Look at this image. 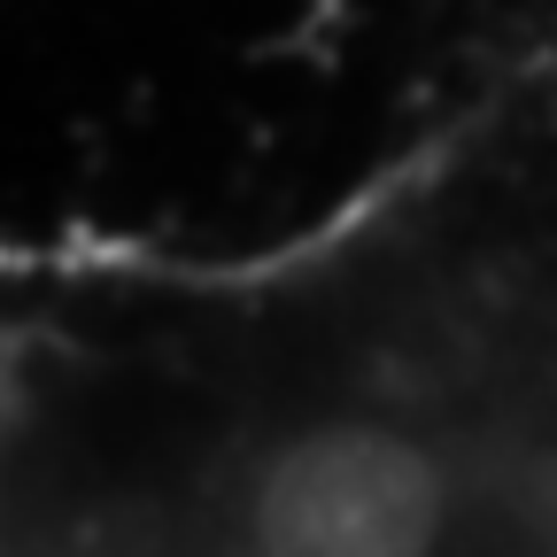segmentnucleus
Wrapping results in <instances>:
<instances>
[{"label": "nucleus", "instance_id": "obj_1", "mask_svg": "<svg viewBox=\"0 0 557 557\" xmlns=\"http://www.w3.org/2000/svg\"><path fill=\"white\" fill-rule=\"evenodd\" d=\"M248 557H434L449 472L387 418H310L248 472Z\"/></svg>", "mask_w": 557, "mask_h": 557}]
</instances>
